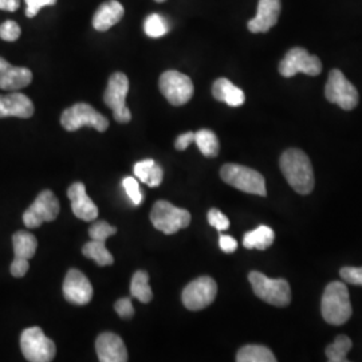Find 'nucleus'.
Here are the masks:
<instances>
[{
  "label": "nucleus",
  "instance_id": "32",
  "mask_svg": "<svg viewBox=\"0 0 362 362\" xmlns=\"http://www.w3.org/2000/svg\"><path fill=\"white\" fill-rule=\"evenodd\" d=\"M122 187L134 206H140L143 203V194L140 191V185L136 177H125L122 180Z\"/></svg>",
  "mask_w": 362,
  "mask_h": 362
},
{
  "label": "nucleus",
  "instance_id": "27",
  "mask_svg": "<svg viewBox=\"0 0 362 362\" xmlns=\"http://www.w3.org/2000/svg\"><path fill=\"white\" fill-rule=\"evenodd\" d=\"M194 144L206 157H216L219 155L220 144L218 136L209 129H202L194 133Z\"/></svg>",
  "mask_w": 362,
  "mask_h": 362
},
{
  "label": "nucleus",
  "instance_id": "42",
  "mask_svg": "<svg viewBox=\"0 0 362 362\" xmlns=\"http://www.w3.org/2000/svg\"><path fill=\"white\" fill-rule=\"evenodd\" d=\"M157 3H163V1H165V0H155Z\"/></svg>",
  "mask_w": 362,
  "mask_h": 362
},
{
  "label": "nucleus",
  "instance_id": "39",
  "mask_svg": "<svg viewBox=\"0 0 362 362\" xmlns=\"http://www.w3.org/2000/svg\"><path fill=\"white\" fill-rule=\"evenodd\" d=\"M219 246L223 252L226 254H233L238 248V242L233 239V236L228 235H220Z\"/></svg>",
  "mask_w": 362,
  "mask_h": 362
},
{
  "label": "nucleus",
  "instance_id": "15",
  "mask_svg": "<svg viewBox=\"0 0 362 362\" xmlns=\"http://www.w3.org/2000/svg\"><path fill=\"white\" fill-rule=\"evenodd\" d=\"M95 351L101 362H127L128 351L121 337L106 332L100 334L95 341Z\"/></svg>",
  "mask_w": 362,
  "mask_h": 362
},
{
  "label": "nucleus",
  "instance_id": "31",
  "mask_svg": "<svg viewBox=\"0 0 362 362\" xmlns=\"http://www.w3.org/2000/svg\"><path fill=\"white\" fill-rule=\"evenodd\" d=\"M117 233L116 227L110 226L107 221L105 220H100L91 224L89 228V236L91 240H97V242H106V239L112 235Z\"/></svg>",
  "mask_w": 362,
  "mask_h": 362
},
{
  "label": "nucleus",
  "instance_id": "30",
  "mask_svg": "<svg viewBox=\"0 0 362 362\" xmlns=\"http://www.w3.org/2000/svg\"><path fill=\"white\" fill-rule=\"evenodd\" d=\"M144 31L151 38H161L168 33V26L158 13H152L144 22Z\"/></svg>",
  "mask_w": 362,
  "mask_h": 362
},
{
  "label": "nucleus",
  "instance_id": "37",
  "mask_svg": "<svg viewBox=\"0 0 362 362\" xmlns=\"http://www.w3.org/2000/svg\"><path fill=\"white\" fill-rule=\"evenodd\" d=\"M26 1V16L27 18H34L38 15L42 7L46 6H54L57 0H25Z\"/></svg>",
  "mask_w": 362,
  "mask_h": 362
},
{
  "label": "nucleus",
  "instance_id": "11",
  "mask_svg": "<svg viewBox=\"0 0 362 362\" xmlns=\"http://www.w3.org/2000/svg\"><path fill=\"white\" fill-rule=\"evenodd\" d=\"M281 76L285 78L294 77L298 73L315 77L321 74L322 64L318 57L311 55L302 47H294L287 52L278 67Z\"/></svg>",
  "mask_w": 362,
  "mask_h": 362
},
{
  "label": "nucleus",
  "instance_id": "26",
  "mask_svg": "<svg viewBox=\"0 0 362 362\" xmlns=\"http://www.w3.org/2000/svg\"><path fill=\"white\" fill-rule=\"evenodd\" d=\"M238 362H275L272 350L262 345H246L236 354Z\"/></svg>",
  "mask_w": 362,
  "mask_h": 362
},
{
  "label": "nucleus",
  "instance_id": "19",
  "mask_svg": "<svg viewBox=\"0 0 362 362\" xmlns=\"http://www.w3.org/2000/svg\"><path fill=\"white\" fill-rule=\"evenodd\" d=\"M35 112L33 101L22 93H11L7 95H0V118L18 117L30 118Z\"/></svg>",
  "mask_w": 362,
  "mask_h": 362
},
{
  "label": "nucleus",
  "instance_id": "16",
  "mask_svg": "<svg viewBox=\"0 0 362 362\" xmlns=\"http://www.w3.org/2000/svg\"><path fill=\"white\" fill-rule=\"evenodd\" d=\"M67 196L71 202L73 214L78 219L93 221L98 218V208L86 194V188L82 182H74L69 187Z\"/></svg>",
  "mask_w": 362,
  "mask_h": 362
},
{
  "label": "nucleus",
  "instance_id": "38",
  "mask_svg": "<svg viewBox=\"0 0 362 362\" xmlns=\"http://www.w3.org/2000/svg\"><path fill=\"white\" fill-rule=\"evenodd\" d=\"M28 269H30L28 259L15 258L13 263H11L10 272H11V275L15 276V278H22V276L26 275Z\"/></svg>",
  "mask_w": 362,
  "mask_h": 362
},
{
  "label": "nucleus",
  "instance_id": "12",
  "mask_svg": "<svg viewBox=\"0 0 362 362\" xmlns=\"http://www.w3.org/2000/svg\"><path fill=\"white\" fill-rule=\"evenodd\" d=\"M59 211L61 206L57 196L52 191L46 189L42 191L34 203L25 211L23 223L27 228H38L43 223L57 219Z\"/></svg>",
  "mask_w": 362,
  "mask_h": 362
},
{
  "label": "nucleus",
  "instance_id": "23",
  "mask_svg": "<svg viewBox=\"0 0 362 362\" xmlns=\"http://www.w3.org/2000/svg\"><path fill=\"white\" fill-rule=\"evenodd\" d=\"M275 239V233L269 226H259L254 231L245 233L243 236V246L252 250H267L272 246Z\"/></svg>",
  "mask_w": 362,
  "mask_h": 362
},
{
  "label": "nucleus",
  "instance_id": "8",
  "mask_svg": "<svg viewBox=\"0 0 362 362\" xmlns=\"http://www.w3.org/2000/svg\"><path fill=\"white\" fill-rule=\"evenodd\" d=\"M61 125L67 132H76L82 127H91L98 132H105L109 128V119L98 113L91 105L79 103L67 107L62 113Z\"/></svg>",
  "mask_w": 362,
  "mask_h": 362
},
{
  "label": "nucleus",
  "instance_id": "7",
  "mask_svg": "<svg viewBox=\"0 0 362 362\" xmlns=\"http://www.w3.org/2000/svg\"><path fill=\"white\" fill-rule=\"evenodd\" d=\"M128 91L129 79L124 73H115L110 76L104 93V103L113 110L115 119L119 124H128L132 119V113L127 106Z\"/></svg>",
  "mask_w": 362,
  "mask_h": 362
},
{
  "label": "nucleus",
  "instance_id": "28",
  "mask_svg": "<svg viewBox=\"0 0 362 362\" xmlns=\"http://www.w3.org/2000/svg\"><path fill=\"white\" fill-rule=\"evenodd\" d=\"M82 254L86 258L94 260L98 266H110L115 263V258L105 246L104 242H97V240L88 242L85 246L82 247Z\"/></svg>",
  "mask_w": 362,
  "mask_h": 362
},
{
  "label": "nucleus",
  "instance_id": "33",
  "mask_svg": "<svg viewBox=\"0 0 362 362\" xmlns=\"http://www.w3.org/2000/svg\"><path fill=\"white\" fill-rule=\"evenodd\" d=\"M21 27L13 21H6L0 25V38L6 42H15L21 37Z\"/></svg>",
  "mask_w": 362,
  "mask_h": 362
},
{
  "label": "nucleus",
  "instance_id": "20",
  "mask_svg": "<svg viewBox=\"0 0 362 362\" xmlns=\"http://www.w3.org/2000/svg\"><path fill=\"white\" fill-rule=\"evenodd\" d=\"M124 6L118 0H107L98 7L93 16V26L97 31H107L124 18Z\"/></svg>",
  "mask_w": 362,
  "mask_h": 362
},
{
  "label": "nucleus",
  "instance_id": "2",
  "mask_svg": "<svg viewBox=\"0 0 362 362\" xmlns=\"http://www.w3.org/2000/svg\"><path fill=\"white\" fill-rule=\"evenodd\" d=\"M321 311L325 321L329 325L346 324L351 317L349 290L344 282H330L325 288Z\"/></svg>",
  "mask_w": 362,
  "mask_h": 362
},
{
  "label": "nucleus",
  "instance_id": "24",
  "mask_svg": "<svg viewBox=\"0 0 362 362\" xmlns=\"http://www.w3.org/2000/svg\"><path fill=\"white\" fill-rule=\"evenodd\" d=\"M15 258L31 259L38 248V240L33 233L27 231H18L13 236Z\"/></svg>",
  "mask_w": 362,
  "mask_h": 362
},
{
  "label": "nucleus",
  "instance_id": "41",
  "mask_svg": "<svg viewBox=\"0 0 362 362\" xmlns=\"http://www.w3.org/2000/svg\"><path fill=\"white\" fill-rule=\"evenodd\" d=\"M21 0H0V10L13 13L19 8Z\"/></svg>",
  "mask_w": 362,
  "mask_h": 362
},
{
  "label": "nucleus",
  "instance_id": "14",
  "mask_svg": "<svg viewBox=\"0 0 362 362\" xmlns=\"http://www.w3.org/2000/svg\"><path fill=\"white\" fill-rule=\"evenodd\" d=\"M64 297L69 303L85 306L93 298V286L83 272L71 269L66 274L64 281Z\"/></svg>",
  "mask_w": 362,
  "mask_h": 362
},
{
  "label": "nucleus",
  "instance_id": "34",
  "mask_svg": "<svg viewBox=\"0 0 362 362\" xmlns=\"http://www.w3.org/2000/svg\"><path fill=\"white\" fill-rule=\"evenodd\" d=\"M208 223L212 227H215L218 231H226L230 227V220H228V218L223 212H220L219 209H216V208L209 209V212H208Z\"/></svg>",
  "mask_w": 362,
  "mask_h": 362
},
{
  "label": "nucleus",
  "instance_id": "21",
  "mask_svg": "<svg viewBox=\"0 0 362 362\" xmlns=\"http://www.w3.org/2000/svg\"><path fill=\"white\" fill-rule=\"evenodd\" d=\"M212 94H214L215 100H218L220 103H224L231 107H239L246 101V95L243 90L239 89L238 86H235L233 82L228 81L227 78H219L214 82Z\"/></svg>",
  "mask_w": 362,
  "mask_h": 362
},
{
  "label": "nucleus",
  "instance_id": "9",
  "mask_svg": "<svg viewBox=\"0 0 362 362\" xmlns=\"http://www.w3.org/2000/svg\"><path fill=\"white\" fill-rule=\"evenodd\" d=\"M325 95L329 103L338 105L344 110H353L360 100L354 85L338 69L330 71L325 88Z\"/></svg>",
  "mask_w": 362,
  "mask_h": 362
},
{
  "label": "nucleus",
  "instance_id": "3",
  "mask_svg": "<svg viewBox=\"0 0 362 362\" xmlns=\"http://www.w3.org/2000/svg\"><path fill=\"white\" fill-rule=\"evenodd\" d=\"M248 281L255 296L266 303L278 308H285L290 305L291 288L286 279H272L262 272H251L248 275Z\"/></svg>",
  "mask_w": 362,
  "mask_h": 362
},
{
  "label": "nucleus",
  "instance_id": "10",
  "mask_svg": "<svg viewBox=\"0 0 362 362\" xmlns=\"http://www.w3.org/2000/svg\"><path fill=\"white\" fill-rule=\"evenodd\" d=\"M158 86L163 95L173 106H181L189 103L194 95L192 79L176 70H168L163 73L158 81Z\"/></svg>",
  "mask_w": 362,
  "mask_h": 362
},
{
  "label": "nucleus",
  "instance_id": "22",
  "mask_svg": "<svg viewBox=\"0 0 362 362\" xmlns=\"http://www.w3.org/2000/svg\"><path fill=\"white\" fill-rule=\"evenodd\" d=\"M133 172L136 179L148 184L151 188L158 187L164 179V170L152 158H146L136 163L133 167Z\"/></svg>",
  "mask_w": 362,
  "mask_h": 362
},
{
  "label": "nucleus",
  "instance_id": "29",
  "mask_svg": "<svg viewBox=\"0 0 362 362\" xmlns=\"http://www.w3.org/2000/svg\"><path fill=\"white\" fill-rule=\"evenodd\" d=\"M353 344H351V339L349 337L341 336L337 337L333 344H330L327 348H326V357H327V361L330 362H346L348 361V353L351 349Z\"/></svg>",
  "mask_w": 362,
  "mask_h": 362
},
{
  "label": "nucleus",
  "instance_id": "36",
  "mask_svg": "<svg viewBox=\"0 0 362 362\" xmlns=\"http://www.w3.org/2000/svg\"><path fill=\"white\" fill-rule=\"evenodd\" d=\"M115 310L124 320H129V318L134 315V309H133L130 298H121V299H118L116 303H115Z\"/></svg>",
  "mask_w": 362,
  "mask_h": 362
},
{
  "label": "nucleus",
  "instance_id": "1",
  "mask_svg": "<svg viewBox=\"0 0 362 362\" xmlns=\"http://www.w3.org/2000/svg\"><path fill=\"white\" fill-rule=\"evenodd\" d=\"M279 167L291 188L299 194H309L314 189V170L310 158L300 149H287L281 156Z\"/></svg>",
  "mask_w": 362,
  "mask_h": 362
},
{
  "label": "nucleus",
  "instance_id": "5",
  "mask_svg": "<svg viewBox=\"0 0 362 362\" xmlns=\"http://www.w3.org/2000/svg\"><path fill=\"white\" fill-rule=\"evenodd\" d=\"M151 221L156 230L173 235L189 226L191 214L187 209L175 207L167 200H158L152 208Z\"/></svg>",
  "mask_w": 362,
  "mask_h": 362
},
{
  "label": "nucleus",
  "instance_id": "40",
  "mask_svg": "<svg viewBox=\"0 0 362 362\" xmlns=\"http://www.w3.org/2000/svg\"><path fill=\"white\" fill-rule=\"evenodd\" d=\"M194 143V132H187L180 134L176 141H175V148L177 151H185L191 144Z\"/></svg>",
  "mask_w": 362,
  "mask_h": 362
},
{
  "label": "nucleus",
  "instance_id": "13",
  "mask_svg": "<svg viewBox=\"0 0 362 362\" xmlns=\"http://www.w3.org/2000/svg\"><path fill=\"white\" fill-rule=\"evenodd\" d=\"M218 285L209 276H200L185 286L181 294L182 305L191 311L203 310L216 298Z\"/></svg>",
  "mask_w": 362,
  "mask_h": 362
},
{
  "label": "nucleus",
  "instance_id": "35",
  "mask_svg": "<svg viewBox=\"0 0 362 362\" xmlns=\"http://www.w3.org/2000/svg\"><path fill=\"white\" fill-rule=\"evenodd\" d=\"M341 278L351 285L362 286V267H344L341 269Z\"/></svg>",
  "mask_w": 362,
  "mask_h": 362
},
{
  "label": "nucleus",
  "instance_id": "6",
  "mask_svg": "<svg viewBox=\"0 0 362 362\" xmlns=\"http://www.w3.org/2000/svg\"><path fill=\"white\" fill-rule=\"evenodd\" d=\"M21 349L27 361L50 362L57 354L54 341L45 336L43 330L34 326L26 329L21 336Z\"/></svg>",
  "mask_w": 362,
  "mask_h": 362
},
{
  "label": "nucleus",
  "instance_id": "17",
  "mask_svg": "<svg viewBox=\"0 0 362 362\" xmlns=\"http://www.w3.org/2000/svg\"><path fill=\"white\" fill-rule=\"evenodd\" d=\"M281 8V0H259L258 13L248 22V30L254 34L267 33L278 23Z\"/></svg>",
  "mask_w": 362,
  "mask_h": 362
},
{
  "label": "nucleus",
  "instance_id": "25",
  "mask_svg": "<svg viewBox=\"0 0 362 362\" xmlns=\"http://www.w3.org/2000/svg\"><path fill=\"white\" fill-rule=\"evenodd\" d=\"M130 296L143 303H149L153 298L152 287L149 285V274L146 272H134L130 282Z\"/></svg>",
  "mask_w": 362,
  "mask_h": 362
},
{
  "label": "nucleus",
  "instance_id": "4",
  "mask_svg": "<svg viewBox=\"0 0 362 362\" xmlns=\"http://www.w3.org/2000/svg\"><path fill=\"white\" fill-rule=\"evenodd\" d=\"M220 177L224 182L246 194L266 196V181L255 169L239 164H226L220 169Z\"/></svg>",
  "mask_w": 362,
  "mask_h": 362
},
{
  "label": "nucleus",
  "instance_id": "18",
  "mask_svg": "<svg viewBox=\"0 0 362 362\" xmlns=\"http://www.w3.org/2000/svg\"><path fill=\"white\" fill-rule=\"evenodd\" d=\"M33 81V73L27 67H18L8 64L0 57V89L16 91L28 86Z\"/></svg>",
  "mask_w": 362,
  "mask_h": 362
}]
</instances>
